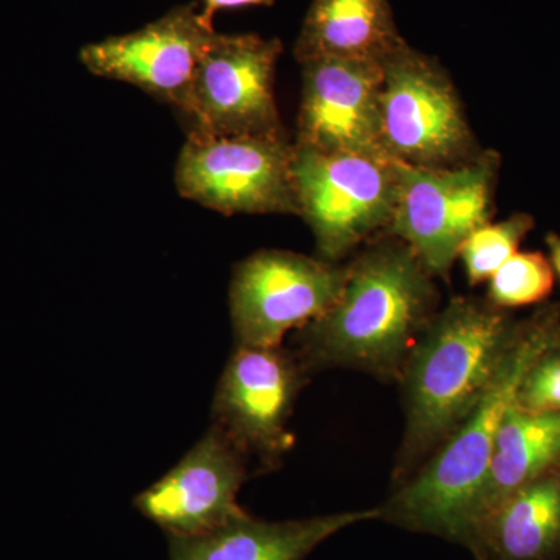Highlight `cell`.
Masks as SVG:
<instances>
[{
	"label": "cell",
	"mask_w": 560,
	"mask_h": 560,
	"mask_svg": "<svg viewBox=\"0 0 560 560\" xmlns=\"http://www.w3.org/2000/svg\"><path fill=\"white\" fill-rule=\"evenodd\" d=\"M410 246L385 234L348 264L338 301L294 331L293 350L308 372L353 370L399 383L420 335L440 311V290Z\"/></svg>",
	"instance_id": "6da1fadb"
},
{
	"label": "cell",
	"mask_w": 560,
	"mask_h": 560,
	"mask_svg": "<svg viewBox=\"0 0 560 560\" xmlns=\"http://www.w3.org/2000/svg\"><path fill=\"white\" fill-rule=\"evenodd\" d=\"M517 320L474 296L453 298L433 316L400 375L405 430L390 489L415 477L474 410L510 349Z\"/></svg>",
	"instance_id": "7a4b0ae2"
},
{
	"label": "cell",
	"mask_w": 560,
	"mask_h": 560,
	"mask_svg": "<svg viewBox=\"0 0 560 560\" xmlns=\"http://www.w3.org/2000/svg\"><path fill=\"white\" fill-rule=\"evenodd\" d=\"M559 342V304L544 302L528 318L518 319L510 349L481 399L415 477L390 489L388 499L377 506L378 521L459 545L467 510L518 386L530 364Z\"/></svg>",
	"instance_id": "3957f363"
},
{
	"label": "cell",
	"mask_w": 560,
	"mask_h": 560,
	"mask_svg": "<svg viewBox=\"0 0 560 560\" xmlns=\"http://www.w3.org/2000/svg\"><path fill=\"white\" fill-rule=\"evenodd\" d=\"M293 176L298 215L315 235L319 259L341 264L388 234L399 198L396 161L294 145Z\"/></svg>",
	"instance_id": "277c9868"
},
{
	"label": "cell",
	"mask_w": 560,
	"mask_h": 560,
	"mask_svg": "<svg viewBox=\"0 0 560 560\" xmlns=\"http://www.w3.org/2000/svg\"><path fill=\"white\" fill-rule=\"evenodd\" d=\"M381 117L383 149L400 164L451 168L480 154L451 77L407 43L383 66Z\"/></svg>",
	"instance_id": "5b68a950"
},
{
	"label": "cell",
	"mask_w": 560,
	"mask_h": 560,
	"mask_svg": "<svg viewBox=\"0 0 560 560\" xmlns=\"http://www.w3.org/2000/svg\"><path fill=\"white\" fill-rule=\"evenodd\" d=\"M399 164V198L388 234L407 243L434 278L447 280L460 246L493 217L500 156H478L451 168Z\"/></svg>",
	"instance_id": "8992f818"
},
{
	"label": "cell",
	"mask_w": 560,
	"mask_h": 560,
	"mask_svg": "<svg viewBox=\"0 0 560 560\" xmlns=\"http://www.w3.org/2000/svg\"><path fill=\"white\" fill-rule=\"evenodd\" d=\"M294 143L287 138L191 131L180 150L175 184L180 197L224 215H298Z\"/></svg>",
	"instance_id": "52a82bcc"
},
{
	"label": "cell",
	"mask_w": 560,
	"mask_h": 560,
	"mask_svg": "<svg viewBox=\"0 0 560 560\" xmlns=\"http://www.w3.org/2000/svg\"><path fill=\"white\" fill-rule=\"evenodd\" d=\"M348 280V264L261 249L235 265L230 290L235 345L279 348L283 338L329 311Z\"/></svg>",
	"instance_id": "ba28073f"
},
{
	"label": "cell",
	"mask_w": 560,
	"mask_h": 560,
	"mask_svg": "<svg viewBox=\"0 0 560 560\" xmlns=\"http://www.w3.org/2000/svg\"><path fill=\"white\" fill-rule=\"evenodd\" d=\"M308 375L289 348L237 346L217 385L212 425L248 463L275 470L293 448L289 422Z\"/></svg>",
	"instance_id": "9c48e42d"
},
{
	"label": "cell",
	"mask_w": 560,
	"mask_h": 560,
	"mask_svg": "<svg viewBox=\"0 0 560 560\" xmlns=\"http://www.w3.org/2000/svg\"><path fill=\"white\" fill-rule=\"evenodd\" d=\"M280 54L276 38L217 33L180 110L189 132L287 138L275 92Z\"/></svg>",
	"instance_id": "30bf717a"
},
{
	"label": "cell",
	"mask_w": 560,
	"mask_h": 560,
	"mask_svg": "<svg viewBox=\"0 0 560 560\" xmlns=\"http://www.w3.org/2000/svg\"><path fill=\"white\" fill-rule=\"evenodd\" d=\"M215 35L189 3L139 31L88 44L80 60L94 75L130 83L180 113Z\"/></svg>",
	"instance_id": "8fae6325"
},
{
	"label": "cell",
	"mask_w": 560,
	"mask_h": 560,
	"mask_svg": "<svg viewBox=\"0 0 560 560\" xmlns=\"http://www.w3.org/2000/svg\"><path fill=\"white\" fill-rule=\"evenodd\" d=\"M248 459L210 425L164 477L136 495L135 508L167 537H195L246 514L238 492L248 480Z\"/></svg>",
	"instance_id": "7c38bea8"
},
{
	"label": "cell",
	"mask_w": 560,
	"mask_h": 560,
	"mask_svg": "<svg viewBox=\"0 0 560 560\" xmlns=\"http://www.w3.org/2000/svg\"><path fill=\"white\" fill-rule=\"evenodd\" d=\"M382 65L341 60L302 65L294 145L320 153L388 158L382 143Z\"/></svg>",
	"instance_id": "4fadbf2b"
},
{
	"label": "cell",
	"mask_w": 560,
	"mask_h": 560,
	"mask_svg": "<svg viewBox=\"0 0 560 560\" xmlns=\"http://www.w3.org/2000/svg\"><path fill=\"white\" fill-rule=\"evenodd\" d=\"M378 517V508L285 522L246 512L202 536L168 537V551L171 560H305L340 530Z\"/></svg>",
	"instance_id": "5bb4252c"
},
{
	"label": "cell",
	"mask_w": 560,
	"mask_h": 560,
	"mask_svg": "<svg viewBox=\"0 0 560 560\" xmlns=\"http://www.w3.org/2000/svg\"><path fill=\"white\" fill-rule=\"evenodd\" d=\"M463 547L475 560H560V466L510 493Z\"/></svg>",
	"instance_id": "9a60e30c"
},
{
	"label": "cell",
	"mask_w": 560,
	"mask_h": 560,
	"mask_svg": "<svg viewBox=\"0 0 560 560\" xmlns=\"http://www.w3.org/2000/svg\"><path fill=\"white\" fill-rule=\"evenodd\" d=\"M401 44L388 0H313L294 57L385 66Z\"/></svg>",
	"instance_id": "2e32d148"
},
{
	"label": "cell",
	"mask_w": 560,
	"mask_h": 560,
	"mask_svg": "<svg viewBox=\"0 0 560 560\" xmlns=\"http://www.w3.org/2000/svg\"><path fill=\"white\" fill-rule=\"evenodd\" d=\"M560 466V412L534 415L512 404L501 422L488 470L470 501L459 545L497 504Z\"/></svg>",
	"instance_id": "e0dca14e"
},
{
	"label": "cell",
	"mask_w": 560,
	"mask_h": 560,
	"mask_svg": "<svg viewBox=\"0 0 560 560\" xmlns=\"http://www.w3.org/2000/svg\"><path fill=\"white\" fill-rule=\"evenodd\" d=\"M529 213H514L499 223H486L471 232L460 246L458 259L463 260L467 282L470 287L488 282L501 265L518 253L526 235L534 230Z\"/></svg>",
	"instance_id": "ac0fdd59"
},
{
	"label": "cell",
	"mask_w": 560,
	"mask_h": 560,
	"mask_svg": "<svg viewBox=\"0 0 560 560\" xmlns=\"http://www.w3.org/2000/svg\"><path fill=\"white\" fill-rule=\"evenodd\" d=\"M555 280V268L544 253H517L488 280L486 300L503 311L540 305L550 298Z\"/></svg>",
	"instance_id": "d6986e66"
},
{
	"label": "cell",
	"mask_w": 560,
	"mask_h": 560,
	"mask_svg": "<svg viewBox=\"0 0 560 560\" xmlns=\"http://www.w3.org/2000/svg\"><path fill=\"white\" fill-rule=\"evenodd\" d=\"M514 404L534 415L560 412V342L530 364L518 386Z\"/></svg>",
	"instance_id": "ffe728a7"
},
{
	"label": "cell",
	"mask_w": 560,
	"mask_h": 560,
	"mask_svg": "<svg viewBox=\"0 0 560 560\" xmlns=\"http://www.w3.org/2000/svg\"><path fill=\"white\" fill-rule=\"evenodd\" d=\"M275 0H202V21L213 25V18L221 10L246 9V7H271Z\"/></svg>",
	"instance_id": "44dd1931"
},
{
	"label": "cell",
	"mask_w": 560,
	"mask_h": 560,
	"mask_svg": "<svg viewBox=\"0 0 560 560\" xmlns=\"http://www.w3.org/2000/svg\"><path fill=\"white\" fill-rule=\"evenodd\" d=\"M545 243H547L548 250H550L552 268H555L556 275L560 278V235L550 232L547 238H545Z\"/></svg>",
	"instance_id": "7402d4cb"
}]
</instances>
